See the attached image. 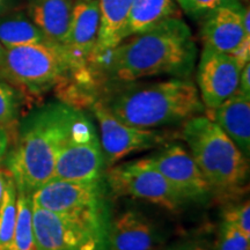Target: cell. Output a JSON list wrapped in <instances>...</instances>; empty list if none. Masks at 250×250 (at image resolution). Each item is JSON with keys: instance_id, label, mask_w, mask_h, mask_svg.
I'll list each match as a JSON object with an SVG mask.
<instances>
[{"instance_id": "6da1fadb", "label": "cell", "mask_w": 250, "mask_h": 250, "mask_svg": "<svg viewBox=\"0 0 250 250\" xmlns=\"http://www.w3.org/2000/svg\"><path fill=\"white\" fill-rule=\"evenodd\" d=\"M197 58L191 30L179 18L130 36L89 62L95 73L110 83H133L145 78H189Z\"/></svg>"}, {"instance_id": "f546056e", "label": "cell", "mask_w": 250, "mask_h": 250, "mask_svg": "<svg viewBox=\"0 0 250 250\" xmlns=\"http://www.w3.org/2000/svg\"><path fill=\"white\" fill-rule=\"evenodd\" d=\"M170 250H211V249H208V247L199 245V243L189 242V243H183V245L174 247V248H171Z\"/></svg>"}, {"instance_id": "5b68a950", "label": "cell", "mask_w": 250, "mask_h": 250, "mask_svg": "<svg viewBox=\"0 0 250 250\" xmlns=\"http://www.w3.org/2000/svg\"><path fill=\"white\" fill-rule=\"evenodd\" d=\"M72 73L71 56L54 41L6 49L0 62V78L35 94L61 85Z\"/></svg>"}, {"instance_id": "ba28073f", "label": "cell", "mask_w": 250, "mask_h": 250, "mask_svg": "<svg viewBox=\"0 0 250 250\" xmlns=\"http://www.w3.org/2000/svg\"><path fill=\"white\" fill-rule=\"evenodd\" d=\"M107 182L115 195L142 199L169 211L177 210L186 202L147 158L111 166Z\"/></svg>"}, {"instance_id": "9c48e42d", "label": "cell", "mask_w": 250, "mask_h": 250, "mask_svg": "<svg viewBox=\"0 0 250 250\" xmlns=\"http://www.w3.org/2000/svg\"><path fill=\"white\" fill-rule=\"evenodd\" d=\"M31 203L44 210L79 217L107 218L101 181L51 180L30 193Z\"/></svg>"}, {"instance_id": "44dd1931", "label": "cell", "mask_w": 250, "mask_h": 250, "mask_svg": "<svg viewBox=\"0 0 250 250\" xmlns=\"http://www.w3.org/2000/svg\"><path fill=\"white\" fill-rule=\"evenodd\" d=\"M17 221L9 250H37L33 227V203L30 193L18 188Z\"/></svg>"}, {"instance_id": "8fae6325", "label": "cell", "mask_w": 250, "mask_h": 250, "mask_svg": "<svg viewBox=\"0 0 250 250\" xmlns=\"http://www.w3.org/2000/svg\"><path fill=\"white\" fill-rule=\"evenodd\" d=\"M147 159L184 201H204L212 192L192 155L181 144H170Z\"/></svg>"}, {"instance_id": "52a82bcc", "label": "cell", "mask_w": 250, "mask_h": 250, "mask_svg": "<svg viewBox=\"0 0 250 250\" xmlns=\"http://www.w3.org/2000/svg\"><path fill=\"white\" fill-rule=\"evenodd\" d=\"M104 167V158L95 127L81 112L58 153L51 180L95 182L102 180Z\"/></svg>"}, {"instance_id": "484cf974", "label": "cell", "mask_w": 250, "mask_h": 250, "mask_svg": "<svg viewBox=\"0 0 250 250\" xmlns=\"http://www.w3.org/2000/svg\"><path fill=\"white\" fill-rule=\"evenodd\" d=\"M175 1L188 17L197 20L205 17L219 6L226 4L229 0H175Z\"/></svg>"}, {"instance_id": "4dcf8cb0", "label": "cell", "mask_w": 250, "mask_h": 250, "mask_svg": "<svg viewBox=\"0 0 250 250\" xmlns=\"http://www.w3.org/2000/svg\"><path fill=\"white\" fill-rule=\"evenodd\" d=\"M7 174H8L7 170L0 169V205H1L2 197H4L6 181H7Z\"/></svg>"}, {"instance_id": "d6986e66", "label": "cell", "mask_w": 250, "mask_h": 250, "mask_svg": "<svg viewBox=\"0 0 250 250\" xmlns=\"http://www.w3.org/2000/svg\"><path fill=\"white\" fill-rule=\"evenodd\" d=\"M99 2L101 23L98 43L90 61L102 55L103 52L114 49L122 42L125 18L132 4V0H99Z\"/></svg>"}, {"instance_id": "7402d4cb", "label": "cell", "mask_w": 250, "mask_h": 250, "mask_svg": "<svg viewBox=\"0 0 250 250\" xmlns=\"http://www.w3.org/2000/svg\"><path fill=\"white\" fill-rule=\"evenodd\" d=\"M17 184L11 174H7V181L0 205V250H9L17 221Z\"/></svg>"}, {"instance_id": "30bf717a", "label": "cell", "mask_w": 250, "mask_h": 250, "mask_svg": "<svg viewBox=\"0 0 250 250\" xmlns=\"http://www.w3.org/2000/svg\"><path fill=\"white\" fill-rule=\"evenodd\" d=\"M92 110L99 122L100 144L108 167L132 153L156 148L166 142V136L160 131L131 126L121 122L100 100L93 103Z\"/></svg>"}, {"instance_id": "ac0fdd59", "label": "cell", "mask_w": 250, "mask_h": 250, "mask_svg": "<svg viewBox=\"0 0 250 250\" xmlns=\"http://www.w3.org/2000/svg\"><path fill=\"white\" fill-rule=\"evenodd\" d=\"M175 0H132L123 27L122 41L152 29L170 18H179Z\"/></svg>"}, {"instance_id": "8992f818", "label": "cell", "mask_w": 250, "mask_h": 250, "mask_svg": "<svg viewBox=\"0 0 250 250\" xmlns=\"http://www.w3.org/2000/svg\"><path fill=\"white\" fill-rule=\"evenodd\" d=\"M37 250H108L107 218L79 217L33 204Z\"/></svg>"}, {"instance_id": "7c38bea8", "label": "cell", "mask_w": 250, "mask_h": 250, "mask_svg": "<svg viewBox=\"0 0 250 250\" xmlns=\"http://www.w3.org/2000/svg\"><path fill=\"white\" fill-rule=\"evenodd\" d=\"M243 66L232 55L204 46L198 64V92L208 110L219 107L239 88Z\"/></svg>"}, {"instance_id": "603a6c76", "label": "cell", "mask_w": 250, "mask_h": 250, "mask_svg": "<svg viewBox=\"0 0 250 250\" xmlns=\"http://www.w3.org/2000/svg\"><path fill=\"white\" fill-rule=\"evenodd\" d=\"M20 110V95L11 83L0 78V125L17 121Z\"/></svg>"}, {"instance_id": "5bb4252c", "label": "cell", "mask_w": 250, "mask_h": 250, "mask_svg": "<svg viewBox=\"0 0 250 250\" xmlns=\"http://www.w3.org/2000/svg\"><path fill=\"white\" fill-rule=\"evenodd\" d=\"M243 6L239 0H229L202 18L201 37L204 46L232 54L246 40H250L243 27Z\"/></svg>"}, {"instance_id": "e0dca14e", "label": "cell", "mask_w": 250, "mask_h": 250, "mask_svg": "<svg viewBox=\"0 0 250 250\" xmlns=\"http://www.w3.org/2000/svg\"><path fill=\"white\" fill-rule=\"evenodd\" d=\"M76 0H27V14L50 40L64 45Z\"/></svg>"}, {"instance_id": "2e32d148", "label": "cell", "mask_w": 250, "mask_h": 250, "mask_svg": "<svg viewBox=\"0 0 250 250\" xmlns=\"http://www.w3.org/2000/svg\"><path fill=\"white\" fill-rule=\"evenodd\" d=\"M210 111V118L246 158L250 154V95L236 92Z\"/></svg>"}, {"instance_id": "1f68e13d", "label": "cell", "mask_w": 250, "mask_h": 250, "mask_svg": "<svg viewBox=\"0 0 250 250\" xmlns=\"http://www.w3.org/2000/svg\"><path fill=\"white\" fill-rule=\"evenodd\" d=\"M5 50H6L5 46L2 45L1 43H0V62H1L2 58H4V55H5Z\"/></svg>"}, {"instance_id": "4fadbf2b", "label": "cell", "mask_w": 250, "mask_h": 250, "mask_svg": "<svg viewBox=\"0 0 250 250\" xmlns=\"http://www.w3.org/2000/svg\"><path fill=\"white\" fill-rule=\"evenodd\" d=\"M101 12L99 0H76L65 49L71 56L76 73L87 70L98 43Z\"/></svg>"}, {"instance_id": "4316f807", "label": "cell", "mask_w": 250, "mask_h": 250, "mask_svg": "<svg viewBox=\"0 0 250 250\" xmlns=\"http://www.w3.org/2000/svg\"><path fill=\"white\" fill-rule=\"evenodd\" d=\"M9 147H11V133L7 126L0 125V162L6 159Z\"/></svg>"}, {"instance_id": "7a4b0ae2", "label": "cell", "mask_w": 250, "mask_h": 250, "mask_svg": "<svg viewBox=\"0 0 250 250\" xmlns=\"http://www.w3.org/2000/svg\"><path fill=\"white\" fill-rule=\"evenodd\" d=\"M65 102H49L20 123L13 148L6 156L7 171L18 188L31 193L51 180L56 159L80 116Z\"/></svg>"}, {"instance_id": "ffe728a7", "label": "cell", "mask_w": 250, "mask_h": 250, "mask_svg": "<svg viewBox=\"0 0 250 250\" xmlns=\"http://www.w3.org/2000/svg\"><path fill=\"white\" fill-rule=\"evenodd\" d=\"M51 41L33 22L27 12L11 11L0 17V43L6 49Z\"/></svg>"}, {"instance_id": "f1b7e54d", "label": "cell", "mask_w": 250, "mask_h": 250, "mask_svg": "<svg viewBox=\"0 0 250 250\" xmlns=\"http://www.w3.org/2000/svg\"><path fill=\"white\" fill-rule=\"evenodd\" d=\"M18 2L19 0H0V17L15 9Z\"/></svg>"}, {"instance_id": "cb8c5ba5", "label": "cell", "mask_w": 250, "mask_h": 250, "mask_svg": "<svg viewBox=\"0 0 250 250\" xmlns=\"http://www.w3.org/2000/svg\"><path fill=\"white\" fill-rule=\"evenodd\" d=\"M250 237L235 226L223 220L219 230L218 250H249Z\"/></svg>"}, {"instance_id": "d4e9b609", "label": "cell", "mask_w": 250, "mask_h": 250, "mask_svg": "<svg viewBox=\"0 0 250 250\" xmlns=\"http://www.w3.org/2000/svg\"><path fill=\"white\" fill-rule=\"evenodd\" d=\"M224 221H227V223L235 226L245 235L250 237L249 199L226 208V211L224 212Z\"/></svg>"}, {"instance_id": "277c9868", "label": "cell", "mask_w": 250, "mask_h": 250, "mask_svg": "<svg viewBox=\"0 0 250 250\" xmlns=\"http://www.w3.org/2000/svg\"><path fill=\"white\" fill-rule=\"evenodd\" d=\"M182 138L212 192L227 199L246 191L248 158L210 117L197 115L188 120Z\"/></svg>"}, {"instance_id": "3957f363", "label": "cell", "mask_w": 250, "mask_h": 250, "mask_svg": "<svg viewBox=\"0 0 250 250\" xmlns=\"http://www.w3.org/2000/svg\"><path fill=\"white\" fill-rule=\"evenodd\" d=\"M100 99L102 104L123 123L142 129L187 122L204 111L198 88L189 78L149 83H112Z\"/></svg>"}, {"instance_id": "9a60e30c", "label": "cell", "mask_w": 250, "mask_h": 250, "mask_svg": "<svg viewBox=\"0 0 250 250\" xmlns=\"http://www.w3.org/2000/svg\"><path fill=\"white\" fill-rule=\"evenodd\" d=\"M160 242L154 224L137 210L123 211L108 227V250H155Z\"/></svg>"}, {"instance_id": "83f0119b", "label": "cell", "mask_w": 250, "mask_h": 250, "mask_svg": "<svg viewBox=\"0 0 250 250\" xmlns=\"http://www.w3.org/2000/svg\"><path fill=\"white\" fill-rule=\"evenodd\" d=\"M237 92L245 94V95H250V64H246L243 66L241 74H240L239 80V88Z\"/></svg>"}]
</instances>
